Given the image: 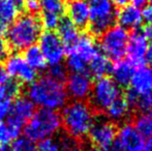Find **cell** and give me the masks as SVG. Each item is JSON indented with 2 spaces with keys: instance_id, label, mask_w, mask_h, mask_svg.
Instances as JSON below:
<instances>
[{
  "instance_id": "41",
  "label": "cell",
  "mask_w": 152,
  "mask_h": 151,
  "mask_svg": "<svg viewBox=\"0 0 152 151\" xmlns=\"http://www.w3.org/2000/svg\"><path fill=\"white\" fill-rule=\"evenodd\" d=\"M91 151H108L107 149H104V148H98V147H94Z\"/></svg>"
},
{
  "instance_id": "9",
  "label": "cell",
  "mask_w": 152,
  "mask_h": 151,
  "mask_svg": "<svg viewBox=\"0 0 152 151\" xmlns=\"http://www.w3.org/2000/svg\"><path fill=\"white\" fill-rule=\"evenodd\" d=\"M34 112L35 106L27 96H20L12 101L10 114L6 117V124L17 138L19 137L23 127L31 118Z\"/></svg>"
},
{
  "instance_id": "35",
  "label": "cell",
  "mask_w": 152,
  "mask_h": 151,
  "mask_svg": "<svg viewBox=\"0 0 152 151\" xmlns=\"http://www.w3.org/2000/svg\"><path fill=\"white\" fill-rule=\"evenodd\" d=\"M10 81V76L7 75L4 66L0 65V85H5Z\"/></svg>"
},
{
  "instance_id": "3",
  "label": "cell",
  "mask_w": 152,
  "mask_h": 151,
  "mask_svg": "<svg viewBox=\"0 0 152 151\" xmlns=\"http://www.w3.org/2000/svg\"><path fill=\"white\" fill-rule=\"evenodd\" d=\"M62 126L68 136L79 140L88 136L95 120L93 109L86 101H74L65 105L61 115Z\"/></svg>"
},
{
  "instance_id": "33",
  "label": "cell",
  "mask_w": 152,
  "mask_h": 151,
  "mask_svg": "<svg viewBox=\"0 0 152 151\" xmlns=\"http://www.w3.org/2000/svg\"><path fill=\"white\" fill-rule=\"evenodd\" d=\"M10 54V46L4 38L0 37V62L6 60Z\"/></svg>"
},
{
  "instance_id": "42",
  "label": "cell",
  "mask_w": 152,
  "mask_h": 151,
  "mask_svg": "<svg viewBox=\"0 0 152 151\" xmlns=\"http://www.w3.org/2000/svg\"><path fill=\"white\" fill-rule=\"evenodd\" d=\"M72 151H83V150H81L80 148H77V149H75V150H72Z\"/></svg>"
},
{
  "instance_id": "14",
  "label": "cell",
  "mask_w": 152,
  "mask_h": 151,
  "mask_svg": "<svg viewBox=\"0 0 152 151\" xmlns=\"http://www.w3.org/2000/svg\"><path fill=\"white\" fill-rule=\"evenodd\" d=\"M64 87L67 96L74 101H84L89 98L91 92V77L88 74H72L66 80V86Z\"/></svg>"
},
{
  "instance_id": "7",
  "label": "cell",
  "mask_w": 152,
  "mask_h": 151,
  "mask_svg": "<svg viewBox=\"0 0 152 151\" xmlns=\"http://www.w3.org/2000/svg\"><path fill=\"white\" fill-rule=\"evenodd\" d=\"M121 95L120 87L109 77L96 79L94 84H92V89L89 98L92 109L96 111H106L117 98Z\"/></svg>"
},
{
  "instance_id": "40",
  "label": "cell",
  "mask_w": 152,
  "mask_h": 151,
  "mask_svg": "<svg viewBox=\"0 0 152 151\" xmlns=\"http://www.w3.org/2000/svg\"><path fill=\"white\" fill-rule=\"evenodd\" d=\"M6 31H7V25L2 21H0V37H2V35L5 34Z\"/></svg>"
},
{
  "instance_id": "30",
  "label": "cell",
  "mask_w": 152,
  "mask_h": 151,
  "mask_svg": "<svg viewBox=\"0 0 152 151\" xmlns=\"http://www.w3.org/2000/svg\"><path fill=\"white\" fill-rule=\"evenodd\" d=\"M36 149L37 151H61V147L58 140L49 138L40 141Z\"/></svg>"
},
{
  "instance_id": "24",
  "label": "cell",
  "mask_w": 152,
  "mask_h": 151,
  "mask_svg": "<svg viewBox=\"0 0 152 151\" xmlns=\"http://www.w3.org/2000/svg\"><path fill=\"white\" fill-rule=\"evenodd\" d=\"M111 66L112 65L110 63V60L99 52L90 61L87 74L90 77H94L96 79L104 78V77H107L108 74H110Z\"/></svg>"
},
{
  "instance_id": "32",
  "label": "cell",
  "mask_w": 152,
  "mask_h": 151,
  "mask_svg": "<svg viewBox=\"0 0 152 151\" xmlns=\"http://www.w3.org/2000/svg\"><path fill=\"white\" fill-rule=\"evenodd\" d=\"M23 7L30 15H35L39 10V1L38 0H24Z\"/></svg>"
},
{
  "instance_id": "25",
  "label": "cell",
  "mask_w": 152,
  "mask_h": 151,
  "mask_svg": "<svg viewBox=\"0 0 152 151\" xmlns=\"http://www.w3.org/2000/svg\"><path fill=\"white\" fill-rule=\"evenodd\" d=\"M23 58L25 59L27 64H28L35 73L44 71L47 67V65H48L44 55H42V51H40V49L38 48V46H35V44L32 47H29L28 49L25 50L24 57H23Z\"/></svg>"
},
{
  "instance_id": "34",
  "label": "cell",
  "mask_w": 152,
  "mask_h": 151,
  "mask_svg": "<svg viewBox=\"0 0 152 151\" xmlns=\"http://www.w3.org/2000/svg\"><path fill=\"white\" fill-rule=\"evenodd\" d=\"M142 14L144 21H146L148 24H152V0L144 7Z\"/></svg>"
},
{
  "instance_id": "26",
  "label": "cell",
  "mask_w": 152,
  "mask_h": 151,
  "mask_svg": "<svg viewBox=\"0 0 152 151\" xmlns=\"http://www.w3.org/2000/svg\"><path fill=\"white\" fill-rule=\"evenodd\" d=\"M42 15H52L61 18L66 9L65 0H38Z\"/></svg>"
},
{
  "instance_id": "21",
  "label": "cell",
  "mask_w": 152,
  "mask_h": 151,
  "mask_svg": "<svg viewBox=\"0 0 152 151\" xmlns=\"http://www.w3.org/2000/svg\"><path fill=\"white\" fill-rule=\"evenodd\" d=\"M56 29L58 31L57 35L60 38L66 50L72 48L80 37L79 29L68 19H61Z\"/></svg>"
},
{
  "instance_id": "31",
  "label": "cell",
  "mask_w": 152,
  "mask_h": 151,
  "mask_svg": "<svg viewBox=\"0 0 152 151\" xmlns=\"http://www.w3.org/2000/svg\"><path fill=\"white\" fill-rule=\"evenodd\" d=\"M49 77H51V78L54 79V80L62 83L66 79L65 66H63L61 63L51 65V67L49 69Z\"/></svg>"
},
{
  "instance_id": "10",
  "label": "cell",
  "mask_w": 152,
  "mask_h": 151,
  "mask_svg": "<svg viewBox=\"0 0 152 151\" xmlns=\"http://www.w3.org/2000/svg\"><path fill=\"white\" fill-rule=\"evenodd\" d=\"M145 139L134 124L124 123L117 131L116 139L108 151H145Z\"/></svg>"
},
{
  "instance_id": "17",
  "label": "cell",
  "mask_w": 152,
  "mask_h": 151,
  "mask_svg": "<svg viewBox=\"0 0 152 151\" xmlns=\"http://www.w3.org/2000/svg\"><path fill=\"white\" fill-rule=\"evenodd\" d=\"M130 90L134 91L139 96L151 94L152 93V66L141 65L134 69L130 81Z\"/></svg>"
},
{
  "instance_id": "37",
  "label": "cell",
  "mask_w": 152,
  "mask_h": 151,
  "mask_svg": "<svg viewBox=\"0 0 152 151\" xmlns=\"http://www.w3.org/2000/svg\"><path fill=\"white\" fill-rule=\"evenodd\" d=\"M130 1L132 2V5L137 6V7H143V6H146L147 4L149 3V2L151 1V0H130Z\"/></svg>"
},
{
  "instance_id": "22",
  "label": "cell",
  "mask_w": 152,
  "mask_h": 151,
  "mask_svg": "<svg viewBox=\"0 0 152 151\" xmlns=\"http://www.w3.org/2000/svg\"><path fill=\"white\" fill-rule=\"evenodd\" d=\"M24 0H0V21L8 25L19 17Z\"/></svg>"
},
{
  "instance_id": "19",
  "label": "cell",
  "mask_w": 152,
  "mask_h": 151,
  "mask_svg": "<svg viewBox=\"0 0 152 151\" xmlns=\"http://www.w3.org/2000/svg\"><path fill=\"white\" fill-rule=\"evenodd\" d=\"M134 69V65L130 61L120 59L111 66V79L119 87H126L130 84Z\"/></svg>"
},
{
  "instance_id": "13",
  "label": "cell",
  "mask_w": 152,
  "mask_h": 151,
  "mask_svg": "<svg viewBox=\"0 0 152 151\" xmlns=\"http://www.w3.org/2000/svg\"><path fill=\"white\" fill-rule=\"evenodd\" d=\"M4 69L10 78L12 77L17 83L30 85L36 80V73L19 54H12L8 56L5 60Z\"/></svg>"
},
{
  "instance_id": "27",
  "label": "cell",
  "mask_w": 152,
  "mask_h": 151,
  "mask_svg": "<svg viewBox=\"0 0 152 151\" xmlns=\"http://www.w3.org/2000/svg\"><path fill=\"white\" fill-rule=\"evenodd\" d=\"M134 126L138 133L143 137V139L152 138V114L142 113L134 120Z\"/></svg>"
},
{
  "instance_id": "11",
  "label": "cell",
  "mask_w": 152,
  "mask_h": 151,
  "mask_svg": "<svg viewBox=\"0 0 152 151\" xmlns=\"http://www.w3.org/2000/svg\"><path fill=\"white\" fill-rule=\"evenodd\" d=\"M38 48L40 49L47 63L50 65L59 64L65 57V47L63 46L57 33L46 31L42 33L38 39Z\"/></svg>"
},
{
  "instance_id": "2",
  "label": "cell",
  "mask_w": 152,
  "mask_h": 151,
  "mask_svg": "<svg viewBox=\"0 0 152 151\" xmlns=\"http://www.w3.org/2000/svg\"><path fill=\"white\" fill-rule=\"evenodd\" d=\"M40 20L35 15H22L12 23L6 31L7 44L16 51H23L38 42L42 35Z\"/></svg>"
},
{
  "instance_id": "38",
  "label": "cell",
  "mask_w": 152,
  "mask_h": 151,
  "mask_svg": "<svg viewBox=\"0 0 152 151\" xmlns=\"http://www.w3.org/2000/svg\"><path fill=\"white\" fill-rule=\"evenodd\" d=\"M145 61H147V62L149 63V65L152 66V44L148 47L146 56H145Z\"/></svg>"
},
{
  "instance_id": "28",
  "label": "cell",
  "mask_w": 152,
  "mask_h": 151,
  "mask_svg": "<svg viewBox=\"0 0 152 151\" xmlns=\"http://www.w3.org/2000/svg\"><path fill=\"white\" fill-rule=\"evenodd\" d=\"M10 151H37L34 142L26 137H18L14 140Z\"/></svg>"
},
{
  "instance_id": "23",
  "label": "cell",
  "mask_w": 152,
  "mask_h": 151,
  "mask_svg": "<svg viewBox=\"0 0 152 151\" xmlns=\"http://www.w3.org/2000/svg\"><path fill=\"white\" fill-rule=\"evenodd\" d=\"M130 109L132 108L129 107L127 101L124 99V97L120 96L104 112L108 117V120H110L111 122H122L129 116Z\"/></svg>"
},
{
  "instance_id": "16",
  "label": "cell",
  "mask_w": 152,
  "mask_h": 151,
  "mask_svg": "<svg viewBox=\"0 0 152 151\" xmlns=\"http://www.w3.org/2000/svg\"><path fill=\"white\" fill-rule=\"evenodd\" d=\"M65 10L67 12L68 20L78 29L88 27L90 15L88 0H69Z\"/></svg>"
},
{
  "instance_id": "12",
  "label": "cell",
  "mask_w": 152,
  "mask_h": 151,
  "mask_svg": "<svg viewBox=\"0 0 152 151\" xmlns=\"http://www.w3.org/2000/svg\"><path fill=\"white\" fill-rule=\"evenodd\" d=\"M117 135V128L108 119H95L89 131V139L95 147L108 150L114 143Z\"/></svg>"
},
{
  "instance_id": "36",
  "label": "cell",
  "mask_w": 152,
  "mask_h": 151,
  "mask_svg": "<svg viewBox=\"0 0 152 151\" xmlns=\"http://www.w3.org/2000/svg\"><path fill=\"white\" fill-rule=\"evenodd\" d=\"M142 33L144 34V36L147 38L148 42H152V24H147L146 26H145Z\"/></svg>"
},
{
  "instance_id": "20",
  "label": "cell",
  "mask_w": 152,
  "mask_h": 151,
  "mask_svg": "<svg viewBox=\"0 0 152 151\" xmlns=\"http://www.w3.org/2000/svg\"><path fill=\"white\" fill-rule=\"evenodd\" d=\"M19 83L10 80L7 84L0 85V120L8 116L12 99L19 93Z\"/></svg>"
},
{
  "instance_id": "39",
  "label": "cell",
  "mask_w": 152,
  "mask_h": 151,
  "mask_svg": "<svg viewBox=\"0 0 152 151\" xmlns=\"http://www.w3.org/2000/svg\"><path fill=\"white\" fill-rule=\"evenodd\" d=\"M113 2L115 6H120V7H123V6L129 4L130 0H111Z\"/></svg>"
},
{
  "instance_id": "6",
  "label": "cell",
  "mask_w": 152,
  "mask_h": 151,
  "mask_svg": "<svg viewBox=\"0 0 152 151\" xmlns=\"http://www.w3.org/2000/svg\"><path fill=\"white\" fill-rule=\"evenodd\" d=\"M89 30L92 35H102L115 25L117 21V8L111 0H88Z\"/></svg>"
},
{
  "instance_id": "8",
  "label": "cell",
  "mask_w": 152,
  "mask_h": 151,
  "mask_svg": "<svg viewBox=\"0 0 152 151\" xmlns=\"http://www.w3.org/2000/svg\"><path fill=\"white\" fill-rule=\"evenodd\" d=\"M129 34L120 26H113L100 35L99 47L109 60L118 61L126 54Z\"/></svg>"
},
{
  "instance_id": "4",
  "label": "cell",
  "mask_w": 152,
  "mask_h": 151,
  "mask_svg": "<svg viewBox=\"0 0 152 151\" xmlns=\"http://www.w3.org/2000/svg\"><path fill=\"white\" fill-rule=\"evenodd\" d=\"M61 126V117L56 111L39 109L25 124V137L32 142H40L56 135Z\"/></svg>"
},
{
  "instance_id": "18",
  "label": "cell",
  "mask_w": 152,
  "mask_h": 151,
  "mask_svg": "<svg viewBox=\"0 0 152 151\" xmlns=\"http://www.w3.org/2000/svg\"><path fill=\"white\" fill-rule=\"evenodd\" d=\"M117 21L119 26L127 30H136L143 24V14L141 8L127 4L117 12Z\"/></svg>"
},
{
  "instance_id": "5",
  "label": "cell",
  "mask_w": 152,
  "mask_h": 151,
  "mask_svg": "<svg viewBox=\"0 0 152 151\" xmlns=\"http://www.w3.org/2000/svg\"><path fill=\"white\" fill-rule=\"evenodd\" d=\"M98 53V47L91 35H80L76 44L68 49L66 69L72 74H87L89 63Z\"/></svg>"
},
{
  "instance_id": "29",
  "label": "cell",
  "mask_w": 152,
  "mask_h": 151,
  "mask_svg": "<svg viewBox=\"0 0 152 151\" xmlns=\"http://www.w3.org/2000/svg\"><path fill=\"white\" fill-rule=\"evenodd\" d=\"M15 139H17V137L8 127L6 122L0 120V145H7L10 141H14Z\"/></svg>"
},
{
  "instance_id": "1",
  "label": "cell",
  "mask_w": 152,
  "mask_h": 151,
  "mask_svg": "<svg viewBox=\"0 0 152 151\" xmlns=\"http://www.w3.org/2000/svg\"><path fill=\"white\" fill-rule=\"evenodd\" d=\"M28 98L40 109L57 111L64 108L67 101L65 87L63 83L45 76L36 79L29 85Z\"/></svg>"
},
{
  "instance_id": "15",
  "label": "cell",
  "mask_w": 152,
  "mask_h": 151,
  "mask_svg": "<svg viewBox=\"0 0 152 151\" xmlns=\"http://www.w3.org/2000/svg\"><path fill=\"white\" fill-rule=\"evenodd\" d=\"M148 40L140 31H134L129 35L126 47V54L128 57L127 60L130 61L134 66H141L145 62L147 50H148Z\"/></svg>"
}]
</instances>
